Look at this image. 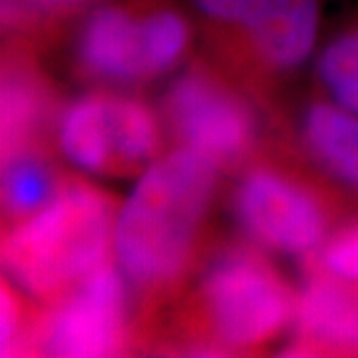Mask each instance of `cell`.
I'll return each mask as SVG.
<instances>
[{
	"label": "cell",
	"mask_w": 358,
	"mask_h": 358,
	"mask_svg": "<svg viewBox=\"0 0 358 358\" xmlns=\"http://www.w3.org/2000/svg\"><path fill=\"white\" fill-rule=\"evenodd\" d=\"M209 22L237 32L275 70L303 64L319 34L317 0H193Z\"/></svg>",
	"instance_id": "cell-9"
},
{
	"label": "cell",
	"mask_w": 358,
	"mask_h": 358,
	"mask_svg": "<svg viewBox=\"0 0 358 358\" xmlns=\"http://www.w3.org/2000/svg\"><path fill=\"white\" fill-rule=\"evenodd\" d=\"M126 275L112 263L50 303L32 322L28 350L46 357H114L129 346Z\"/></svg>",
	"instance_id": "cell-6"
},
{
	"label": "cell",
	"mask_w": 358,
	"mask_h": 358,
	"mask_svg": "<svg viewBox=\"0 0 358 358\" xmlns=\"http://www.w3.org/2000/svg\"><path fill=\"white\" fill-rule=\"evenodd\" d=\"M50 92L36 72L24 64L4 66L0 98L2 157L40 148V131L50 117Z\"/></svg>",
	"instance_id": "cell-11"
},
{
	"label": "cell",
	"mask_w": 358,
	"mask_h": 358,
	"mask_svg": "<svg viewBox=\"0 0 358 358\" xmlns=\"http://www.w3.org/2000/svg\"><path fill=\"white\" fill-rule=\"evenodd\" d=\"M0 350L2 357L26 355V346L34 320H26L24 305L14 293L13 282H2L0 293Z\"/></svg>",
	"instance_id": "cell-17"
},
{
	"label": "cell",
	"mask_w": 358,
	"mask_h": 358,
	"mask_svg": "<svg viewBox=\"0 0 358 358\" xmlns=\"http://www.w3.org/2000/svg\"><path fill=\"white\" fill-rule=\"evenodd\" d=\"M294 294L251 247L215 257L197 291L199 334L211 350L249 352L275 341L293 320Z\"/></svg>",
	"instance_id": "cell-3"
},
{
	"label": "cell",
	"mask_w": 358,
	"mask_h": 358,
	"mask_svg": "<svg viewBox=\"0 0 358 358\" xmlns=\"http://www.w3.org/2000/svg\"><path fill=\"white\" fill-rule=\"evenodd\" d=\"M58 145L86 173H141L159 150V124L140 100L117 94H86L58 120Z\"/></svg>",
	"instance_id": "cell-5"
},
{
	"label": "cell",
	"mask_w": 358,
	"mask_h": 358,
	"mask_svg": "<svg viewBox=\"0 0 358 358\" xmlns=\"http://www.w3.org/2000/svg\"><path fill=\"white\" fill-rule=\"evenodd\" d=\"M319 76L334 103L358 117V22L338 34L322 52Z\"/></svg>",
	"instance_id": "cell-14"
},
{
	"label": "cell",
	"mask_w": 358,
	"mask_h": 358,
	"mask_svg": "<svg viewBox=\"0 0 358 358\" xmlns=\"http://www.w3.org/2000/svg\"><path fill=\"white\" fill-rule=\"evenodd\" d=\"M219 166L189 148L155 157L117 207L114 255L134 287L157 293L189 271L217 187Z\"/></svg>",
	"instance_id": "cell-1"
},
{
	"label": "cell",
	"mask_w": 358,
	"mask_h": 358,
	"mask_svg": "<svg viewBox=\"0 0 358 358\" xmlns=\"http://www.w3.org/2000/svg\"><path fill=\"white\" fill-rule=\"evenodd\" d=\"M114 199L80 179L62 181L36 213L10 223L2 239L8 281L36 301L54 303L114 251Z\"/></svg>",
	"instance_id": "cell-2"
},
{
	"label": "cell",
	"mask_w": 358,
	"mask_h": 358,
	"mask_svg": "<svg viewBox=\"0 0 358 358\" xmlns=\"http://www.w3.org/2000/svg\"><path fill=\"white\" fill-rule=\"evenodd\" d=\"M166 120L183 148L227 167L253 148L257 122L241 96L203 68H192L167 88Z\"/></svg>",
	"instance_id": "cell-8"
},
{
	"label": "cell",
	"mask_w": 358,
	"mask_h": 358,
	"mask_svg": "<svg viewBox=\"0 0 358 358\" xmlns=\"http://www.w3.org/2000/svg\"><path fill=\"white\" fill-rule=\"evenodd\" d=\"M307 263L308 271L358 285V219L331 233Z\"/></svg>",
	"instance_id": "cell-16"
},
{
	"label": "cell",
	"mask_w": 358,
	"mask_h": 358,
	"mask_svg": "<svg viewBox=\"0 0 358 358\" xmlns=\"http://www.w3.org/2000/svg\"><path fill=\"white\" fill-rule=\"evenodd\" d=\"M293 357H358V285L308 271L294 294Z\"/></svg>",
	"instance_id": "cell-10"
},
{
	"label": "cell",
	"mask_w": 358,
	"mask_h": 358,
	"mask_svg": "<svg viewBox=\"0 0 358 358\" xmlns=\"http://www.w3.org/2000/svg\"><path fill=\"white\" fill-rule=\"evenodd\" d=\"M60 185L50 159L40 148L2 157V207L10 223L42 209Z\"/></svg>",
	"instance_id": "cell-13"
},
{
	"label": "cell",
	"mask_w": 358,
	"mask_h": 358,
	"mask_svg": "<svg viewBox=\"0 0 358 358\" xmlns=\"http://www.w3.org/2000/svg\"><path fill=\"white\" fill-rule=\"evenodd\" d=\"M305 143L322 166L358 192V117L336 103H315L303 124Z\"/></svg>",
	"instance_id": "cell-12"
},
{
	"label": "cell",
	"mask_w": 358,
	"mask_h": 358,
	"mask_svg": "<svg viewBox=\"0 0 358 358\" xmlns=\"http://www.w3.org/2000/svg\"><path fill=\"white\" fill-rule=\"evenodd\" d=\"M94 0H0L2 28L13 34H38L86 10Z\"/></svg>",
	"instance_id": "cell-15"
},
{
	"label": "cell",
	"mask_w": 358,
	"mask_h": 358,
	"mask_svg": "<svg viewBox=\"0 0 358 358\" xmlns=\"http://www.w3.org/2000/svg\"><path fill=\"white\" fill-rule=\"evenodd\" d=\"M233 205L245 233L271 251L308 257L329 237L324 199L281 169H251L237 185Z\"/></svg>",
	"instance_id": "cell-7"
},
{
	"label": "cell",
	"mask_w": 358,
	"mask_h": 358,
	"mask_svg": "<svg viewBox=\"0 0 358 358\" xmlns=\"http://www.w3.org/2000/svg\"><path fill=\"white\" fill-rule=\"evenodd\" d=\"M189 26L171 6L102 4L78 36L80 68L103 82H140L178 64Z\"/></svg>",
	"instance_id": "cell-4"
}]
</instances>
